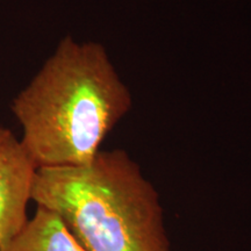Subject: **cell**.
<instances>
[{
    "mask_svg": "<svg viewBox=\"0 0 251 251\" xmlns=\"http://www.w3.org/2000/svg\"><path fill=\"white\" fill-rule=\"evenodd\" d=\"M131 106L129 87L105 47L67 35L14 97L11 111L40 169L92 161Z\"/></svg>",
    "mask_w": 251,
    "mask_h": 251,
    "instance_id": "obj_1",
    "label": "cell"
},
{
    "mask_svg": "<svg viewBox=\"0 0 251 251\" xmlns=\"http://www.w3.org/2000/svg\"><path fill=\"white\" fill-rule=\"evenodd\" d=\"M31 200L57 214L86 251H172L158 191L126 150L37 169Z\"/></svg>",
    "mask_w": 251,
    "mask_h": 251,
    "instance_id": "obj_2",
    "label": "cell"
},
{
    "mask_svg": "<svg viewBox=\"0 0 251 251\" xmlns=\"http://www.w3.org/2000/svg\"><path fill=\"white\" fill-rule=\"evenodd\" d=\"M36 171L21 140L0 125V250L27 224Z\"/></svg>",
    "mask_w": 251,
    "mask_h": 251,
    "instance_id": "obj_3",
    "label": "cell"
},
{
    "mask_svg": "<svg viewBox=\"0 0 251 251\" xmlns=\"http://www.w3.org/2000/svg\"><path fill=\"white\" fill-rule=\"evenodd\" d=\"M0 251H86L71 234L62 219L37 206L33 218L20 233Z\"/></svg>",
    "mask_w": 251,
    "mask_h": 251,
    "instance_id": "obj_4",
    "label": "cell"
}]
</instances>
